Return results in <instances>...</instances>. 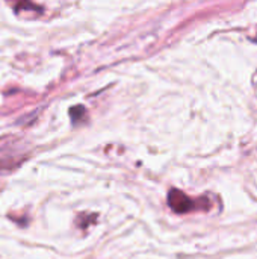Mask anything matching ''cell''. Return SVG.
<instances>
[{
    "label": "cell",
    "mask_w": 257,
    "mask_h": 259,
    "mask_svg": "<svg viewBox=\"0 0 257 259\" xmlns=\"http://www.w3.org/2000/svg\"><path fill=\"white\" fill-rule=\"evenodd\" d=\"M70 114H71V117H73V120H79L83 114H85V109L82 108V106H77V108H71V111H70Z\"/></svg>",
    "instance_id": "obj_2"
},
{
    "label": "cell",
    "mask_w": 257,
    "mask_h": 259,
    "mask_svg": "<svg viewBox=\"0 0 257 259\" xmlns=\"http://www.w3.org/2000/svg\"><path fill=\"white\" fill-rule=\"evenodd\" d=\"M168 205L170 208L176 212V214H186L195 209H209L211 203L208 200V197H201V199H191L189 196H186L183 191L180 190H171L168 193Z\"/></svg>",
    "instance_id": "obj_1"
},
{
    "label": "cell",
    "mask_w": 257,
    "mask_h": 259,
    "mask_svg": "<svg viewBox=\"0 0 257 259\" xmlns=\"http://www.w3.org/2000/svg\"><path fill=\"white\" fill-rule=\"evenodd\" d=\"M253 41H256L257 42V33H256V36H253Z\"/></svg>",
    "instance_id": "obj_3"
}]
</instances>
